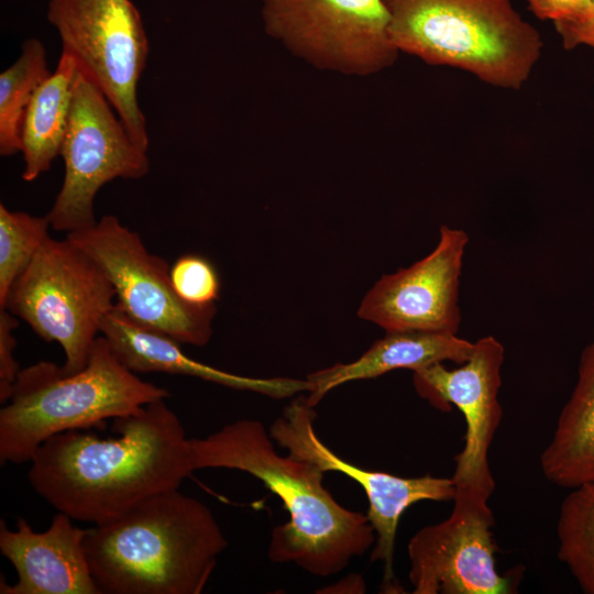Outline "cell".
<instances>
[{
	"label": "cell",
	"mask_w": 594,
	"mask_h": 594,
	"mask_svg": "<svg viewBox=\"0 0 594 594\" xmlns=\"http://www.w3.org/2000/svg\"><path fill=\"white\" fill-rule=\"evenodd\" d=\"M556 31L565 50L582 45L594 50V0H591L588 12L582 22Z\"/></svg>",
	"instance_id": "484cf974"
},
{
	"label": "cell",
	"mask_w": 594,
	"mask_h": 594,
	"mask_svg": "<svg viewBox=\"0 0 594 594\" xmlns=\"http://www.w3.org/2000/svg\"><path fill=\"white\" fill-rule=\"evenodd\" d=\"M167 397V389L143 381L123 365L99 336L87 365L74 374L64 373L51 361L21 369L0 410L1 464L30 462L53 436L101 428L110 418L129 416Z\"/></svg>",
	"instance_id": "277c9868"
},
{
	"label": "cell",
	"mask_w": 594,
	"mask_h": 594,
	"mask_svg": "<svg viewBox=\"0 0 594 594\" xmlns=\"http://www.w3.org/2000/svg\"><path fill=\"white\" fill-rule=\"evenodd\" d=\"M532 14L551 21L556 30L579 24L586 16L591 0H527Z\"/></svg>",
	"instance_id": "d4e9b609"
},
{
	"label": "cell",
	"mask_w": 594,
	"mask_h": 594,
	"mask_svg": "<svg viewBox=\"0 0 594 594\" xmlns=\"http://www.w3.org/2000/svg\"><path fill=\"white\" fill-rule=\"evenodd\" d=\"M68 515L57 512L42 532L19 518L15 529L1 521L0 551L18 574L1 594H100L89 566L85 537Z\"/></svg>",
	"instance_id": "9a60e30c"
},
{
	"label": "cell",
	"mask_w": 594,
	"mask_h": 594,
	"mask_svg": "<svg viewBox=\"0 0 594 594\" xmlns=\"http://www.w3.org/2000/svg\"><path fill=\"white\" fill-rule=\"evenodd\" d=\"M47 217L12 211L0 204V308L15 279L50 237Z\"/></svg>",
	"instance_id": "7402d4cb"
},
{
	"label": "cell",
	"mask_w": 594,
	"mask_h": 594,
	"mask_svg": "<svg viewBox=\"0 0 594 594\" xmlns=\"http://www.w3.org/2000/svg\"><path fill=\"white\" fill-rule=\"evenodd\" d=\"M398 52L432 66L466 72L502 89L519 90L543 42L513 0H383Z\"/></svg>",
	"instance_id": "5b68a950"
},
{
	"label": "cell",
	"mask_w": 594,
	"mask_h": 594,
	"mask_svg": "<svg viewBox=\"0 0 594 594\" xmlns=\"http://www.w3.org/2000/svg\"><path fill=\"white\" fill-rule=\"evenodd\" d=\"M19 321L8 309H0V403L4 405L21 371L14 358Z\"/></svg>",
	"instance_id": "cb8c5ba5"
},
{
	"label": "cell",
	"mask_w": 594,
	"mask_h": 594,
	"mask_svg": "<svg viewBox=\"0 0 594 594\" xmlns=\"http://www.w3.org/2000/svg\"><path fill=\"white\" fill-rule=\"evenodd\" d=\"M527 1V0H526Z\"/></svg>",
	"instance_id": "4316f807"
},
{
	"label": "cell",
	"mask_w": 594,
	"mask_h": 594,
	"mask_svg": "<svg viewBox=\"0 0 594 594\" xmlns=\"http://www.w3.org/2000/svg\"><path fill=\"white\" fill-rule=\"evenodd\" d=\"M116 290L100 265L68 238L51 235L13 283L4 308L25 321L65 355L62 370L74 374L88 361Z\"/></svg>",
	"instance_id": "8992f818"
},
{
	"label": "cell",
	"mask_w": 594,
	"mask_h": 594,
	"mask_svg": "<svg viewBox=\"0 0 594 594\" xmlns=\"http://www.w3.org/2000/svg\"><path fill=\"white\" fill-rule=\"evenodd\" d=\"M540 469L560 487L594 483V342L581 352L575 386L540 455Z\"/></svg>",
	"instance_id": "ac0fdd59"
},
{
	"label": "cell",
	"mask_w": 594,
	"mask_h": 594,
	"mask_svg": "<svg viewBox=\"0 0 594 594\" xmlns=\"http://www.w3.org/2000/svg\"><path fill=\"white\" fill-rule=\"evenodd\" d=\"M469 234L441 226L435 249L406 268L382 276L364 296L358 316L386 332L458 334L460 277Z\"/></svg>",
	"instance_id": "5bb4252c"
},
{
	"label": "cell",
	"mask_w": 594,
	"mask_h": 594,
	"mask_svg": "<svg viewBox=\"0 0 594 594\" xmlns=\"http://www.w3.org/2000/svg\"><path fill=\"white\" fill-rule=\"evenodd\" d=\"M227 547L211 510L178 488L92 525L85 537L100 594H200Z\"/></svg>",
	"instance_id": "3957f363"
},
{
	"label": "cell",
	"mask_w": 594,
	"mask_h": 594,
	"mask_svg": "<svg viewBox=\"0 0 594 594\" xmlns=\"http://www.w3.org/2000/svg\"><path fill=\"white\" fill-rule=\"evenodd\" d=\"M558 557L585 594H594V483L572 488L561 503Z\"/></svg>",
	"instance_id": "44dd1931"
},
{
	"label": "cell",
	"mask_w": 594,
	"mask_h": 594,
	"mask_svg": "<svg viewBox=\"0 0 594 594\" xmlns=\"http://www.w3.org/2000/svg\"><path fill=\"white\" fill-rule=\"evenodd\" d=\"M504 355L502 342L485 336L474 341L470 358L459 366L436 363L413 372L420 397L441 410L453 405L464 417V447L454 458V493L490 499L494 491L488 450L503 415L498 393Z\"/></svg>",
	"instance_id": "4fadbf2b"
},
{
	"label": "cell",
	"mask_w": 594,
	"mask_h": 594,
	"mask_svg": "<svg viewBox=\"0 0 594 594\" xmlns=\"http://www.w3.org/2000/svg\"><path fill=\"white\" fill-rule=\"evenodd\" d=\"M105 271L116 305L130 319L177 342L205 345L212 334L216 304L199 307L175 293L167 261L151 253L139 233L113 215L66 235Z\"/></svg>",
	"instance_id": "30bf717a"
},
{
	"label": "cell",
	"mask_w": 594,
	"mask_h": 594,
	"mask_svg": "<svg viewBox=\"0 0 594 594\" xmlns=\"http://www.w3.org/2000/svg\"><path fill=\"white\" fill-rule=\"evenodd\" d=\"M175 293L185 302L205 307L216 304L220 278L213 264L199 254H184L169 268Z\"/></svg>",
	"instance_id": "603a6c76"
},
{
	"label": "cell",
	"mask_w": 594,
	"mask_h": 594,
	"mask_svg": "<svg viewBox=\"0 0 594 594\" xmlns=\"http://www.w3.org/2000/svg\"><path fill=\"white\" fill-rule=\"evenodd\" d=\"M474 342L453 333L386 332L355 361L310 373L307 380L311 388L306 400L315 408L328 392L344 383L375 378L395 370L414 372L446 361L462 364L470 358Z\"/></svg>",
	"instance_id": "e0dca14e"
},
{
	"label": "cell",
	"mask_w": 594,
	"mask_h": 594,
	"mask_svg": "<svg viewBox=\"0 0 594 594\" xmlns=\"http://www.w3.org/2000/svg\"><path fill=\"white\" fill-rule=\"evenodd\" d=\"M78 73L75 61L62 53L55 70L38 87L28 108L21 133V177L25 182L47 172L61 155Z\"/></svg>",
	"instance_id": "d6986e66"
},
{
	"label": "cell",
	"mask_w": 594,
	"mask_h": 594,
	"mask_svg": "<svg viewBox=\"0 0 594 594\" xmlns=\"http://www.w3.org/2000/svg\"><path fill=\"white\" fill-rule=\"evenodd\" d=\"M267 34L309 64L369 76L398 56L383 0H260Z\"/></svg>",
	"instance_id": "9c48e42d"
},
{
	"label": "cell",
	"mask_w": 594,
	"mask_h": 594,
	"mask_svg": "<svg viewBox=\"0 0 594 594\" xmlns=\"http://www.w3.org/2000/svg\"><path fill=\"white\" fill-rule=\"evenodd\" d=\"M119 361L134 373L161 372L197 377L239 391L273 398H287L311 388L308 380L257 378L232 374L186 355L179 342L130 319L117 305L106 316L101 329Z\"/></svg>",
	"instance_id": "2e32d148"
},
{
	"label": "cell",
	"mask_w": 594,
	"mask_h": 594,
	"mask_svg": "<svg viewBox=\"0 0 594 594\" xmlns=\"http://www.w3.org/2000/svg\"><path fill=\"white\" fill-rule=\"evenodd\" d=\"M272 440L258 420L227 424L205 438L189 439L193 469L240 470L279 497L289 520L272 530V562L294 563L317 576L341 572L375 543L367 515L343 507L324 487L323 471L280 455Z\"/></svg>",
	"instance_id": "7a4b0ae2"
},
{
	"label": "cell",
	"mask_w": 594,
	"mask_h": 594,
	"mask_svg": "<svg viewBox=\"0 0 594 594\" xmlns=\"http://www.w3.org/2000/svg\"><path fill=\"white\" fill-rule=\"evenodd\" d=\"M114 420V438L69 430L47 439L30 460L32 488L74 520H114L153 495L179 488L195 471L189 439L165 399Z\"/></svg>",
	"instance_id": "6da1fadb"
},
{
	"label": "cell",
	"mask_w": 594,
	"mask_h": 594,
	"mask_svg": "<svg viewBox=\"0 0 594 594\" xmlns=\"http://www.w3.org/2000/svg\"><path fill=\"white\" fill-rule=\"evenodd\" d=\"M316 417L314 407L308 405L306 397L300 396L273 421L270 436L290 455L315 464L324 473L340 472L363 488L369 501L366 515L376 536L371 561H380L383 565L381 590L384 593H402L394 572L395 540L400 517L419 502L452 501L455 491L453 480L430 474L402 477L354 465L320 440L315 429Z\"/></svg>",
	"instance_id": "8fae6325"
},
{
	"label": "cell",
	"mask_w": 594,
	"mask_h": 594,
	"mask_svg": "<svg viewBox=\"0 0 594 594\" xmlns=\"http://www.w3.org/2000/svg\"><path fill=\"white\" fill-rule=\"evenodd\" d=\"M43 43L23 42L16 61L0 74V155L21 153V133L28 108L51 75Z\"/></svg>",
	"instance_id": "ffe728a7"
},
{
	"label": "cell",
	"mask_w": 594,
	"mask_h": 594,
	"mask_svg": "<svg viewBox=\"0 0 594 594\" xmlns=\"http://www.w3.org/2000/svg\"><path fill=\"white\" fill-rule=\"evenodd\" d=\"M450 516L419 529L407 546L414 594H512L518 574L496 569L488 499L454 493Z\"/></svg>",
	"instance_id": "7c38bea8"
},
{
	"label": "cell",
	"mask_w": 594,
	"mask_h": 594,
	"mask_svg": "<svg viewBox=\"0 0 594 594\" xmlns=\"http://www.w3.org/2000/svg\"><path fill=\"white\" fill-rule=\"evenodd\" d=\"M61 156L64 179L46 217L52 229L67 234L97 223L95 199L105 184L139 179L150 169L147 150L132 139L106 96L80 73Z\"/></svg>",
	"instance_id": "ba28073f"
},
{
	"label": "cell",
	"mask_w": 594,
	"mask_h": 594,
	"mask_svg": "<svg viewBox=\"0 0 594 594\" xmlns=\"http://www.w3.org/2000/svg\"><path fill=\"white\" fill-rule=\"evenodd\" d=\"M47 21L62 53L111 103L132 139L148 148L146 120L138 86L146 66L148 41L131 0H50Z\"/></svg>",
	"instance_id": "52a82bcc"
}]
</instances>
